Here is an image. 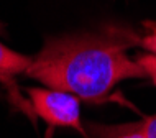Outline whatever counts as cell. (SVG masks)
Wrapping results in <instances>:
<instances>
[{
  "mask_svg": "<svg viewBox=\"0 0 156 138\" xmlns=\"http://www.w3.org/2000/svg\"><path fill=\"white\" fill-rule=\"evenodd\" d=\"M119 33H76L46 41L25 74L46 87L66 90L86 102H102L126 79H145V69L126 54Z\"/></svg>",
  "mask_w": 156,
  "mask_h": 138,
  "instance_id": "1",
  "label": "cell"
},
{
  "mask_svg": "<svg viewBox=\"0 0 156 138\" xmlns=\"http://www.w3.org/2000/svg\"><path fill=\"white\" fill-rule=\"evenodd\" d=\"M30 108L49 127H69L84 133L81 122V99L66 90L30 87Z\"/></svg>",
  "mask_w": 156,
  "mask_h": 138,
  "instance_id": "2",
  "label": "cell"
},
{
  "mask_svg": "<svg viewBox=\"0 0 156 138\" xmlns=\"http://www.w3.org/2000/svg\"><path fill=\"white\" fill-rule=\"evenodd\" d=\"M31 64V58L7 48L3 43H0V81L10 82L16 74L27 73Z\"/></svg>",
  "mask_w": 156,
  "mask_h": 138,
  "instance_id": "3",
  "label": "cell"
},
{
  "mask_svg": "<svg viewBox=\"0 0 156 138\" xmlns=\"http://www.w3.org/2000/svg\"><path fill=\"white\" fill-rule=\"evenodd\" d=\"M145 35L136 36V35H130L126 33V40H128L130 46H141L145 53L154 54L156 56V23L154 22H145Z\"/></svg>",
  "mask_w": 156,
  "mask_h": 138,
  "instance_id": "4",
  "label": "cell"
},
{
  "mask_svg": "<svg viewBox=\"0 0 156 138\" xmlns=\"http://www.w3.org/2000/svg\"><path fill=\"white\" fill-rule=\"evenodd\" d=\"M135 59L138 61V64L145 69L146 77L153 81V84L156 86V56L150 53H140Z\"/></svg>",
  "mask_w": 156,
  "mask_h": 138,
  "instance_id": "5",
  "label": "cell"
},
{
  "mask_svg": "<svg viewBox=\"0 0 156 138\" xmlns=\"http://www.w3.org/2000/svg\"><path fill=\"white\" fill-rule=\"evenodd\" d=\"M136 130H140L145 138H156V114L151 117H146L145 122L138 125Z\"/></svg>",
  "mask_w": 156,
  "mask_h": 138,
  "instance_id": "6",
  "label": "cell"
},
{
  "mask_svg": "<svg viewBox=\"0 0 156 138\" xmlns=\"http://www.w3.org/2000/svg\"><path fill=\"white\" fill-rule=\"evenodd\" d=\"M113 138H145V136H143V133L140 130H132V132H126L123 135L113 136Z\"/></svg>",
  "mask_w": 156,
  "mask_h": 138,
  "instance_id": "7",
  "label": "cell"
}]
</instances>
